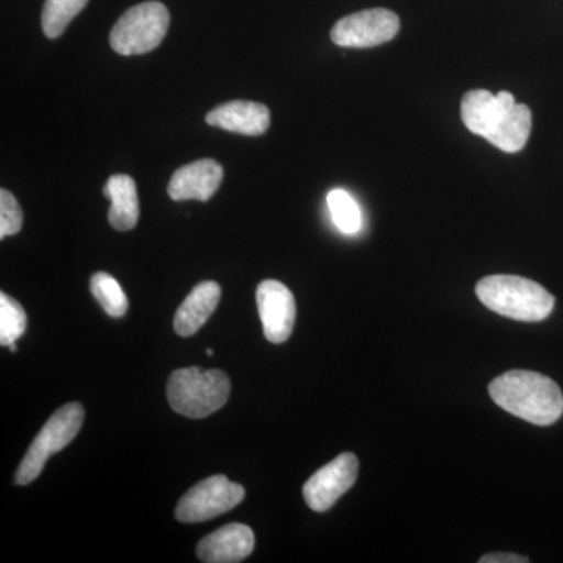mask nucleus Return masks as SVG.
<instances>
[{
    "mask_svg": "<svg viewBox=\"0 0 563 563\" xmlns=\"http://www.w3.org/2000/svg\"><path fill=\"white\" fill-rule=\"evenodd\" d=\"M91 292L103 310L111 318H121L128 313L129 301L125 292L122 291L120 282L107 273H96L91 277Z\"/></svg>",
    "mask_w": 563,
    "mask_h": 563,
    "instance_id": "nucleus-18",
    "label": "nucleus"
},
{
    "mask_svg": "<svg viewBox=\"0 0 563 563\" xmlns=\"http://www.w3.org/2000/svg\"><path fill=\"white\" fill-rule=\"evenodd\" d=\"M358 476V461L352 453L340 454L322 466L303 485V499L314 512H325L350 490Z\"/></svg>",
    "mask_w": 563,
    "mask_h": 563,
    "instance_id": "nucleus-8",
    "label": "nucleus"
},
{
    "mask_svg": "<svg viewBox=\"0 0 563 563\" xmlns=\"http://www.w3.org/2000/svg\"><path fill=\"white\" fill-rule=\"evenodd\" d=\"M231 395V380L221 369H176L168 380V401L174 412L201 420L218 412Z\"/></svg>",
    "mask_w": 563,
    "mask_h": 563,
    "instance_id": "nucleus-3",
    "label": "nucleus"
},
{
    "mask_svg": "<svg viewBox=\"0 0 563 563\" xmlns=\"http://www.w3.org/2000/svg\"><path fill=\"white\" fill-rule=\"evenodd\" d=\"M207 354L213 355V350H207Z\"/></svg>",
    "mask_w": 563,
    "mask_h": 563,
    "instance_id": "nucleus-24",
    "label": "nucleus"
},
{
    "mask_svg": "<svg viewBox=\"0 0 563 563\" xmlns=\"http://www.w3.org/2000/svg\"><path fill=\"white\" fill-rule=\"evenodd\" d=\"M22 229V210L10 191L0 190V239L14 235Z\"/></svg>",
    "mask_w": 563,
    "mask_h": 563,
    "instance_id": "nucleus-21",
    "label": "nucleus"
},
{
    "mask_svg": "<svg viewBox=\"0 0 563 563\" xmlns=\"http://www.w3.org/2000/svg\"><path fill=\"white\" fill-rule=\"evenodd\" d=\"M169 11L162 2H143L125 11L110 33L114 52L125 55H143L157 49L168 33Z\"/></svg>",
    "mask_w": 563,
    "mask_h": 563,
    "instance_id": "nucleus-4",
    "label": "nucleus"
},
{
    "mask_svg": "<svg viewBox=\"0 0 563 563\" xmlns=\"http://www.w3.org/2000/svg\"><path fill=\"white\" fill-rule=\"evenodd\" d=\"M27 328V314L20 302L5 292H0V344L10 346L24 335Z\"/></svg>",
    "mask_w": 563,
    "mask_h": 563,
    "instance_id": "nucleus-19",
    "label": "nucleus"
},
{
    "mask_svg": "<svg viewBox=\"0 0 563 563\" xmlns=\"http://www.w3.org/2000/svg\"><path fill=\"white\" fill-rule=\"evenodd\" d=\"M476 295L492 312L515 321L547 320L555 303L554 296L542 285L507 274L484 277L477 282Z\"/></svg>",
    "mask_w": 563,
    "mask_h": 563,
    "instance_id": "nucleus-2",
    "label": "nucleus"
},
{
    "mask_svg": "<svg viewBox=\"0 0 563 563\" xmlns=\"http://www.w3.org/2000/svg\"><path fill=\"white\" fill-rule=\"evenodd\" d=\"M529 559L525 555L495 553L485 554L479 559V563H528Z\"/></svg>",
    "mask_w": 563,
    "mask_h": 563,
    "instance_id": "nucleus-22",
    "label": "nucleus"
},
{
    "mask_svg": "<svg viewBox=\"0 0 563 563\" xmlns=\"http://www.w3.org/2000/svg\"><path fill=\"white\" fill-rule=\"evenodd\" d=\"M255 299L266 340L274 344L287 342L296 322L292 292L282 282L268 279L258 285Z\"/></svg>",
    "mask_w": 563,
    "mask_h": 563,
    "instance_id": "nucleus-9",
    "label": "nucleus"
},
{
    "mask_svg": "<svg viewBox=\"0 0 563 563\" xmlns=\"http://www.w3.org/2000/svg\"><path fill=\"white\" fill-rule=\"evenodd\" d=\"M328 206L331 210L332 220L336 228L343 233H355L362 225V213L357 202L351 198L350 192L332 190L328 196Z\"/></svg>",
    "mask_w": 563,
    "mask_h": 563,
    "instance_id": "nucleus-20",
    "label": "nucleus"
},
{
    "mask_svg": "<svg viewBox=\"0 0 563 563\" xmlns=\"http://www.w3.org/2000/svg\"><path fill=\"white\" fill-rule=\"evenodd\" d=\"M399 25V18L390 10H363L336 22L331 38L336 46L363 49L388 43L398 35Z\"/></svg>",
    "mask_w": 563,
    "mask_h": 563,
    "instance_id": "nucleus-7",
    "label": "nucleus"
},
{
    "mask_svg": "<svg viewBox=\"0 0 563 563\" xmlns=\"http://www.w3.org/2000/svg\"><path fill=\"white\" fill-rule=\"evenodd\" d=\"M532 114L525 103H515L509 113L504 114L498 124L487 133L485 140L507 154L523 150L531 135Z\"/></svg>",
    "mask_w": 563,
    "mask_h": 563,
    "instance_id": "nucleus-16",
    "label": "nucleus"
},
{
    "mask_svg": "<svg viewBox=\"0 0 563 563\" xmlns=\"http://www.w3.org/2000/svg\"><path fill=\"white\" fill-rule=\"evenodd\" d=\"M84 420L85 410L79 402L66 404L52 415L36 439L33 440L27 454L22 459L14 483L18 485L33 483L43 472L44 465L52 455L68 446L76 439Z\"/></svg>",
    "mask_w": 563,
    "mask_h": 563,
    "instance_id": "nucleus-5",
    "label": "nucleus"
},
{
    "mask_svg": "<svg viewBox=\"0 0 563 563\" xmlns=\"http://www.w3.org/2000/svg\"><path fill=\"white\" fill-rule=\"evenodd\" d=\"M9 347H10L11 352H16L18 351L16 343H11Z\"/></svg>",
    "mask_w": 563,
    "mask_h": 563,
    "instance_id": "nucleus-23",
    "label": "nucleus"
},
{
    "mask_svg": "<svg viewBox=\"0 0 563 563\" xmlns=\"http://www.w3.org/2000/svg\"><path fill=\"white\" fill-rule=\"evenodd\" d=\"M254 547V532L250 526L232 523L203 537L196 553L199 561L206 563H236L251 555Z\"/></svg>",
    "mask_w": 563,
    "mask_h": 563,
    "instance_id": "nucleus-11",
    "label": "nucleus"
},
{
    "mask_svg": "<svg viewBox=\"0 0 563 563\" xmlns=\"http://www.w3.org/2000/svg\"><path fill=\"white\" fill-rule=\"evenodd\" d=\"M103 195L111 201L109 221L117 231H132L140 218L139 192L135 180L125 174L111 176L103 188Z\"/></svg>",
    "mask_w": 563,
    "mask_h": 563,
    "instance_id": "nucleus-15",
    "label": "nucleus"
},
{
    "mask_svg": "<svg viewBox=\"0 0 563 563\" xmlns=\"http://www.w3.org/2000/svg\"><path fill=\"white\" fill-rule=\"evenodd\" d=\"M207 124L222 131L242 133V135H263L272 124V113L263 103L233 101L222 103L206 117Z\"/></svg>",
    "mask_w": 563,
    "mask_h": 563,
    "instance_id": "nucleus-13",
    "label": "nucleus"
},
{
    "mask_svg": "<svg viewBox=\"0 0 563 563\" xmlns=\"http://www.w3.org/2000/svg\"><path fill=\"white\" fill-rule=\"evenodd\" d=\"M222 176H224L222 166L211 158H203V161L181 166L174 173L173 179L169 181V198L173 201L195 199V201L207 202L220 188Z\"/></svg>",
    "mask_w": 563,
    "mask_h": 563,
    "instance_id": "nucleus-10",
    "label": "nucleus"
},
{
    "mask_svg": "<svg viewBox=\"0 0 563 563\" xmlns=\"http://www.w3.org/2000/svg\"><path fill=\"white\" fill-rule=\"evenodd\" d=\"M244 496L246 492L242 485L218 474L196 484L181 496L176 507V518L181 523H202L231 512L233 507L243 501Z\"/></svg>",
    "mask_w": 563,
    "mask_h": 563,
    "instance_id": "nucleus-6",
    "label": "nucleus"
},
{
    "mask_svg": "<svg viewBox=\"0 0 563 563\" xmlns=\"http://www.w3.org/2000/svg\"><path fill=\"white\" fill-rule=\"evenodd\" d=\"M488 393L506 412L532 424H554L563 415L562 390L544 374L512 369L493 379Z\"/></svg>",
    "mask_w": 563,
    "mask_h": 563,
    "instance_id": "nucleus-1",
    "label": "nucleus"
},
{
    "mask_svg": "<svg viewBox=\"0 0 563 563\" xmlns=\"http://www.w3.org/2000/svg\"><path fill=\"white\" fill-rule=\"evenodd\" d=\"M221 301V287L213 280L201 282L177 309L174 331L180 336L195 335L209 321Z\"/></svg>",
    "mask_w": 563,
    "mask_h": 563,
    "instance_id": "nucleus-14",
    "label": "nucleus"
},
{
    "mask_svg": "<svg viewBox=\"0 0 563 563\" xmlns=\"http://www.w3.org/2000/svg\"><path fill=\"white\" fill-rule=\"evenodd\" d=\"M87 3L88 0H46L41 16L44 35L51 40L62 36Z\"/></svg>",
    "mask_w": 563,
    "mask_h": 563,
    "instance_id": "nucleus-17",
    "label": "nucleus"
},
{
    "mask_svg": "<svg viewBox=\"0 0 563 563\" xmlns=\"http://www.w3.org/2000/svg\"><path fill=\"white\" fill-rule=\"evenodd\" d=\"M515 98L510 92L501 91L492 95L487 90L466 92L462 99V121L474 135L487 136V133L498 124L504 114L515 107Z\"/></svg>",
    "mask_w": 563,
    "mask_h": 563,
    "instance_id": "nucleus-12",
    "label": "nucleus"
}]
</instances>
